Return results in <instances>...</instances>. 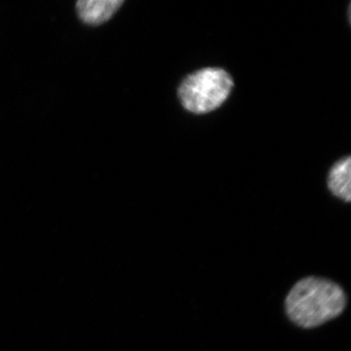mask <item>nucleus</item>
Segmentation results:
<instances>
[{
    "label": "nucleus",
    "instance_id": "20e7f679",
    "mask_svg": "<svg viewBox=\"0 0 351 351\" xmlns=\"http://www.w3.org/2000/svg\"><path fill=\"white\" fill-rule=\"evenodd\" d=\"M328 186L332 195L350 202L351 200V158L350 156L338 161L328 177Z\"/></svg>",
    "mask_w": 351,
    "mask_h": 351
},
{
    "label": "nucleus",
    "instance_id": "f03ea898",
    "mask_svg": "<svg viewBox=\"0 0 351 351\" xmlns=\"http://www.w3.org/2000/svg\"><path fill=\"white\" fill-rule=\"evenodd\" d=\"M232 87V76L223 69H200L182 82L179 97L186 110L202 114L221 107L230 96Z\"/></svg>",
    "mask_w": 351,
    "mask_h": 351
},
{
    "label": "nucleus",
    "instance_id": "7ed1b4c3",
    "mask_svg": "<svg viewBox=\"0 0 351 351\" xmlns=\"http://www.w3.org/2000/svg\"><path fill=\"white\" fill-rule=\"evenodd\" d=\"M122 4V0H82L76 3V10L85 24L98 25L110 20Z\"/></svg>",
    "mask_w": 351,
    "mask_h": 351
},
{
    "label": "nucleus",
    "instance_id": "f257e3e1",
    "mask_svg": "<svg viewBox=\"0 0 351 351\" xmlns=\"http://www.w3.org/2000/svg\"><path fill=\"white\" fill-rule=\"evenodd\" d=\"M346 297L338 284L319 277L302 279L285 301L288 317L302 328H315L338 317L345 311Z\"/></svg>",
    "mask_w": 351,
    "mask_h": 351
}]
</instances>
